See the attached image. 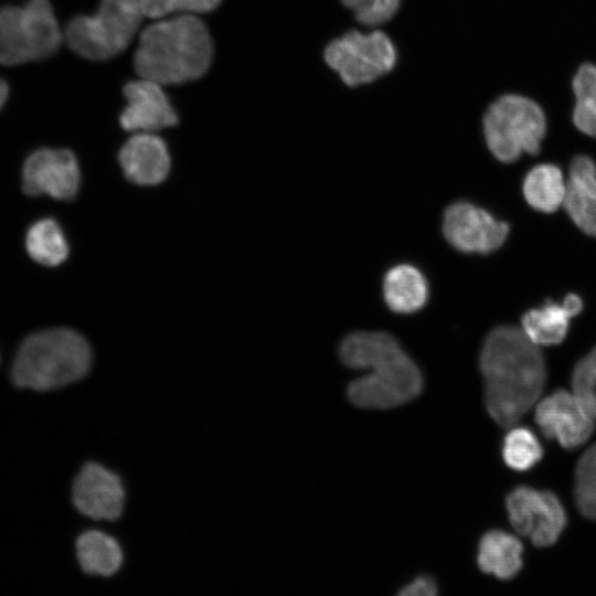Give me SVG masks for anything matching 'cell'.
<instances>
[{"mask_svg": "<svg viewBox=\"0 0 596 596\" xmlns=\"http://www.w3.org/2000/svg\"><path fill=\"white\" fill-rule=\"evenodd\" d=\"M479 366L489 415L503 427L514 426L539 401L545 385L540 347L521 328L498 326L482 343Z\"/></svg>", "mask_w": 596, "mask_h": 596, "instance_id": "1", "label": "cell"}, {"mask_svg": "<svg viewBox=\"0 0 596 596\" xmlns=\"http://www.w3.org/2000/svg\"><path fill=\"white\" fill-rule=\"evenodd\" d=\"M571 318L563 302L547 301L523 313L521 329L539 347L556 345L566 338Z\"/></svg>", "mask_w": 596, "mask_h": 596, "instance_id": "19", "label": "cell"}, {"mask_svg": "<svg viewBox=\"0 0 596 596\" xmlns=\"http://www.w3.org/2000/svg\"><path fill=\"white\" fill-rule=\"evenodd\" d=\"M502 457L511 469L526 471L542 459L543 448L531 429L512 426L503 439Z\"/></svg>", "mask_w": 596, "mask_h": 596, "instance_id": "23", "label": "cell"}, {"mask_svg": "<svg viewBox=\"0 0 596 596\" xmlns=\"http://www.w3.org/2000/svg\"><path fill=\"white\" fill-rule=\"evenodd\" d=\"M25 248L30 257L44 266L62 264L68 255V244L60 224L51 217L34 222L25 235Z\"/></svg>", "mask_w": 596, "mask_h": 596, "instance_id": "21", "label": "cell"}, {"mask_svg": "<svg viewBox=\"0 0 596 596\" xmlns=\"http://www.w3.org/2000/svg\"><path fill=\"white\" fill-rule=\"evenodd\" d=\"M212 58L213 42L206 25L196 17L184 14L143 30L134 66L142 78L182 84L203 76Z\"/></svg>", "mask_w": 596, "mask_h": 596, "instance_id": "3", "label": "cell"}, {"mask_svg": "<svg viewBox=\"0 0 596 596\" xmlns=\"http://www.w3.org/2000/svg\"><path fill=\"white\" fill-rule=\"evenodd\" d=\"M522 192L532 209L542 213H552L563 205L567 184L557 166L541 163L525 174Z\"/></svg>", "mask_w": 596, "mask_h": 596, "instance_id": "18", "label": "cell"}, {"mask_svg": "<svg viewBox=\"0 0 596 596\" xmlns=\"http://www.w3.org/2000/svg\"><path fill=\"white\" fill-rule=\"evenodd\" d=\"M436 593L437 585L435 581L427 576L415 578L400 590V595L403 596H433Z\"/></svg>", "mask_w": 596, "mask_h": 596, "instance_id": "30", "label": "cell"}, {"mask_svg": "<svg viewBox=\"0 0 596 596\" xmlns=\"http://www.w3.org/2000/svg\"><path fill=\"white\" fill-rule=\"evenodd\" d=\"M535 423L549 439L575 449L592 436L595 419L573 392L557 390L535 407Z\"/></svg>", "mask_w": 596, "mask_h": 596, "instance_id": "12", "label": "cell"}, {"mask_svg": "<svg viewBox=\"0 0 596 596\" xmlns=\"http://www.w3.org/2000/svg\"><path fill=\"white\" fill-rule=\"evenodd\" d=\"M81 170L74 153L67 149L41 148L25 159L22 190L29 196L50 195L68 201L76 196Z\"/></svg>", "mask_w": 596, "mask_h": 596, "instance_id": "11", "label": "cell"}, {"mask_svg": "<svg viewBox=\"0 0 596 596\" xmlns=\"http://www.w3.org/2000/svg\"><path fill=\"white\" fill-rule=\"evenodd\" d=\"M505 505L515 532L539 547L553 545L567 523L563 504L551 491L520 486L508 494Z\"/></svg>", "mask_w": 596, "mask_h": 596, "instance_id": "9", "label": "cell"}, {"mask_svg": "<svg viewBox=\"0 0 596 596\" xmlns=\"http://www.w3.org/2000/svg\"><path fill=\"white\" fill-rule=\"evenodd\" d=\"M382 290L386 306L401 315L419 311L429 298L426 276L411 264L391 267L384 275Z\"/></svg>", "mask_w": 596, "mask_h": 596, "instance_id": "16", "label": "cell"}, {"mask_svg": "<svg viewBox=\"0 0 596 596\" xmlns=\"http://www.w3.org/2000/svg\"><path fill=\"white\" fill-rule=\"evenodd\" d=\"M572 392L596 421V347L574 366Z\"/></svg>", "mask_w": 596, "mask_h": 596, "instance_id": "26", "label": "cell"}, {"mask_svg": "<svg viewBox=\"0 0 596 596\" xmlns=\"http://www.w3.org/2000/svg\"><path fill=\"white\" fill-rule=\"evenodd\" d=\"M92 359L91 347L81 333L67 328L39 331L21 343L12 366V380L23 389H60L84 377Z\"/></svg>", "mask_w": 596, "mask_h": 596, "instance_id": "4", "label": "cell"}, {"mask_svg": "<svg viewBox=\"0 0 596 596\" xmlns=\"http://www.w3.org/2000/svg\"><path fill=\"white\" fill-rule=\"evenodd\" d=\"M142 15L141 0H100L95 14H79L67 23L65 39L77 55L105 61L128 46Z\"/></svg>", "mask_w": 596, "mask_h": 596, "instance_id": "7", "label": "cell"}, {"mask_svg": "<svg viewBox=\"0 0 596 596\" xmlns=\"http://www.w3.org/2000/svg\"><path fill=\"white\" fill-rule=\"evenodd\" d=\"M118 159L126 179L138 185L161 183L171 166L166 142L152 132H136L123 145Z\"/></svg>", "mask_w": 596, "mask_h": 596, "instance_id": "15", "label": "cell"}, {"mask_svg": "<svg viewBox=\"0 0 596 596\" xmlns=\"http://www.w3.org/2000/svg\"><path fill=\"white\" fill-rule=\"evenodd\" d=\"M160 85L142 77L125 85L127 103L119 116L123 129L153 132L177 125L178 115Z\"/></svg>", "mask_w": 596, "mask_h": 596, "instance_id": "14", "label": "cell"}, {"mask_svg": "<svg viewBox=\"0 0 596 596\" xmlns=\"http://www.w3.org/2000/svg\"><path fill=\"white\" fill-rule=\"evenodd\" d=\"M573 123L583 134L596 138V66L584 64L573 78Z\"/></svg>", "mask_w": 596, "mask_h": 596, "instance_id": "22", "label": "cell"}, {"mask_svg": "<svg viewBox=\"0 0 596 596\" xmlns=\"http://www.w3.org/2000/svg\"><path fill=\"white\" fill-rule=\"evenodd\" d=\"M222 0H141L145 15L162 18L174 12H210Z\"/></svg>", "mask_w": 596, "mask_h": 596, "instance_id": "28", "label": "cell"}, {"mask_svg": "<svg viewBox=\"0 0 596 596\" xmlns=\"http://www.w3.org/2000/svg\"><path fill=\"white\" fill-rule=\"evenodd\" d=\"M574 499L578 511L596 521V444L579 458L574 477Z\"/></svg>", "mask_w": 596, "mask_h": 596, "instance_id": "24", "label": "cell"}, {"mask_svg": "<svg viewBox=\"0 0 596 596\" xmlns=\"http://www.w3.org/2000/svg\"><path fill=\"white\" fill-rule=\"evenodd\" d=\"M322 58L341 84L356 89L391 75L398 62V49L381 28L349 29L326 43Z\"/></svg>", "mask_w": 596, "mask_h": 596, "instance_id": "5", "label": "cell"}, {"mask_svg": "<svg viewBox=\"0 0 596 596\" xmlns=\"http://www.w3.org/2000/svg\"><path fill=\"white\" fill-rule=\"evenodd\" d=\"M563 206L573 223L583 233L596 237V201L581 194L567 183Z\"/></svg>", "mask_w": 596, "mask_h": 596, "instance_id": "27", "label": "cell"}, {"mask_svg": "<svg viewBox=\"0 0 596 596\" xmlns=\"http://www.w3.org/2000/svg\"><path fill=\"white\" fill-rule=\"evenodd\" d=\"M364 29L381 28L400 13L404 0H338Z\"/></svg>", "mask_w": 596, "mask_h": 596, "instance_id": "25", "label": "cell"}, {"mask_svg": "<svg viewBox=\"0 0 596 596\" xmlns=\"http://www.w3.org/2000/svg\"><path fill=\"white\" fill-rule=\"evenodd\" d=\"M62 32L49 0L0 8V63L17 65L52 56Z\"/></svg>", "mask_w": 596, "mask_h": 596, "instance_id": "8", "label": "cell"}, {"mask_svg": "<svg viewBox=\"0 0 596 596\" xmlns=\"http://www.w3.org/2000/svg\"><path fill=\"white\" fill-rule=\"evenodd\" d=\"M443 234L457 251L467 254H490L499 249L510 226L488 210L471 202L457 201L443 215Z\"/></svg>", "mask_w": 596, "mask_h": 596, "instance_id": "10", "label": "cell"}, {"mask_svg": "<svg viewBox=\"0 0 596 596\" xmlns=\"http://www.w3.org/2000/svg\"><path fill=\"white\" fill-rule=\"evenodd\" d=\"M76 555L82 570L91 575L110 576L123 563L118 542L100 531H87L76 541Z\"/></svg>", "mask_w": 596, "mask_h": 596, "instance_id": "20", "label": "cell"}, {"mask_svg": "<svg viewBox=\"0 0 596 596\" xmlns=\"http://www.w3.org/2000/svg\"><path fill=\"white\" fill-rule=\"evenodd\" d=\"M339 356L348 368L368 371L348 385V397L358 407L392 408L422 392L419 368L387 332L350 333L340 342Z\"/></svg>", "mask_w": 596, "mask_h": 596, "instance_id": "2", "label": "cell"}, {"mask_svg": "<svg viewBox=\"0 0 596 596\" xmlns=\"http://www.w3.org/2000/svg\"><path fill=\"white\" fill-rule=\"evenodd\" d=\"M568 184L581 194L596 201V163L590 157L579 155L573 158Z\"/></svg>", "mask_w": 596, "mask_h": 596, "instance_id": "29", "label": "cell"}, {"mask_svg": "<svg viewBox=\"0 0 596 596\" xmlns=\"http://www.w3.org/2000/svg\"><path fill=\"white\" fill-rule=\"evenodd\" d=\"M562 302L573 317L582 311L584 305L582 298L576 294L566 295Z\"/></svg>", "mask_w": 596, "mask_h": 596, "instance_id": "31", "label": "cell"}, {"mask_svg": "<svg viewBox=\"0 0 596 596\" xmlns=\"http://www.w3.org/2000/svg\"><path fill=\"white\" fill-rule=\"evenodd\" d=\"M73 502L88 518L117 520L124 511L125 489L116 473L97 462H87L75 478Z\"/></svg>", "mask_w": 596, "mask_h": 596, "instance_id": "13", "label": "cell"}, {"mask_svg": "<svg viewBox=\"0 0 596 596\" xmlns=\"http://www.w3.org/2000/svg\"><path fill=\"white\" fill-rule=\"evenodd\" d=\"M8 96H9V86L4 79L0 78V109L6 104Z\"/></svg>", "mask_w": 596, "mask_h": 596, "instance_id": "32", "label": "cell"}, {"mask_svg": "<svg viewBox=\"0 0 596 596\" xmlns=\"http://www.w3.org/2000/svg\"><path fill=\"white\" fill-rule=\"evenodd\" d=\"M523 545L514 535L492 530L482 535L477 554L479 568L499 579H511L523 565Z\"/></svg>", "mask_w": 596, "mask_h": 596, "instance_id": "17", "label": "cell"}, {"mask_svg": "<svg viewBox=\"0 0 596 596\" xmlns=\"http://www.w3.org/2000/svg\"><path fill=\"white\" fill-rule=\"evenodd\" d=\"M482 132L491 155L511 163L522 155H536L546 132V118L532 99L504 94L493 100L482 117Z\"/></svg>", "mask_w": 596, "mask_h": 596, "instance_id": "6", "label": "cell"}]
</instances>
